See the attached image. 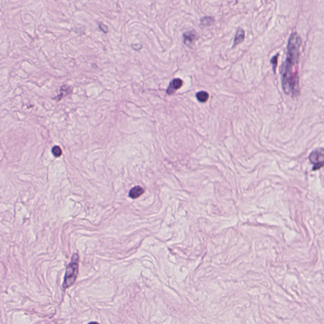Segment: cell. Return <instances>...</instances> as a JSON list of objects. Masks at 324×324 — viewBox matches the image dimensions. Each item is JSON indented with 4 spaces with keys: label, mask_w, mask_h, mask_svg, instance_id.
<instances>
[{
    "label": "cell",
    "mask_w": 324,
    "mask_h": 324,
    "mask_svg": "<svg viewBox=\"0 0 324 324\" xmlns=\"http://www.w3.org/2000/svg\"><path fill=\"white\" fill-rule=\"evenodd\" d=\"M301 45L302 39L300 36L296 32L292 33L288 41L287 58L280 70L282 88L287 95H297L299 92V77L293 72L292 68L299 61Z\"/></svg>",
    "instance_id": "cell-1"
},
{
    "label": "cell",
    "mask_w": 324,
    "mask_h": 324,
    "mask_svg": "<svg viewBox=\"0 0 324 324\" xmlns=\"http://www.w3.org/2000/svg\"><path fill=\"white\" fill-rule=\"evenodd\" d=\"M79 255L77 253H74L72 257L71 262L66 268V272L63 283V289L70 287L74 284L79 272Z\"/></svg>",
    "instance_id": "cell-2"
},
{
    "label": "cell",
    "mask_w": 324,
    "mask_h": 324,
    "mask_svg": "<svg viewBox=\"0 0 324 324\" xmlns=\"http://www.w3.org/2000/svg\"><path fill=\"white\" fill-rule=\"evenodd\" d=\"M309 160L314 165L313 170H317L324 166V150L317 149L310 153Z\"/></svg>",
    "instance_id": "cell-3"
},
{
    "label": "cell",
    "mask_w": 324,
    "mask_h": 324,
    "mask_svg": "<svg viewBox=\"0 0 324 324\" xmlns=\"http://www.w3.org/2000/svg\"><path fill=\"white\" fill-rule=\"evenodd\" d=\"M183 84V81L179 78H176L173 79L170 83L169 84L167 89V94L169 95H173L174 92L180 89Z\"/></svg>",
    "instance_id": "cell-4"
},
{
    "label": "cell",
    "mask_w": 324,
    "mask_h": 324,
    "mask_svg": "<svg viewBox=\"0 0 324 324\" xmlns=\"http://www.w3.org/2000/svg\"><path fill=\"white\" fill-rule=\"evenodd\" d=\"M197 34L196 32L194 31H188L184 32L183 34V39L184 44L189 46L190 45L196 38Z\"/></svg>",
    "instance_id": "cell-5"
},
{
    "label": "cell",
    "mask_w": 324,
    "mask_h": 324,
    "mask_svg": "<svg viewBox=\"0 0 324 324\" xmlns=\"http://www.w3.org/2000/svg\"><path fill=\"white\" fill-rule=\"evenodd\" d=\"M145 193V189L140 186H137L132 188L129 192V196L132 199H136Z\"/></svg>",
    "instance_id": "cell-6"
},
{
    "label": "cell",
    "mask_w": 324,
    "mask_h": 324,
    "mask_svg": "<svg viewBox=\"0 0 324 324\" xmlns=\"http://www.w3.org/2000/svg\"><path fill=\"white\" fill-rule=\"evenodd\" d=\"M244 38H245L244 31L241 29H239L237 31L236 34V36H235L234 44H233V47H235V46H236L238 44L244 41Z\"/></svg>",
    "instance_id": "cell-7"
},
{
    "label": "cell",
    "mask_w": 324,
    "mask_h": 324,
    "mask_svg": "<svg viewBox=\"0 0 324 324\" xmlns=\"http://www.w3.org/2000/svg\"><path fill=\"white\" fill-rule=\"evenodd\" d=\"M72 92V89L71 87H68L67 86H63L60 89V94L57 96L56 100L58 101H60L63 98V97L67 96L68 94H70Z\"/></svg>",
    "instance_id": "cell-8"
},
{
    "label": "cell",
    "mask_w": 324,
    "mask_h": 324,
    "mask_svg": "<svg viewBox=\"0 0 324 324\" xmlns=\"http://www.w3.org/2000/svg\"><path fill=\"white\" fill-rule=\"evenodd\" d=\"M196 97L199 102L205 103L208 101V98H209V94H208L206 91H201L197 92Z\"/></svg>",
    "instance_id": "cell-9"
},
{
    "label": "cell",
    "mask_w": 324,
    "mask_h": 324,
    "mask_svg": "<svg viewBox=\"0 0 324 324\" xmlns=\"http://www.w3.org/2000/svg\"><path fill=\"white\" fill-rule=\"evenodd\" d=\"M214 19L210 17H204L201 19V24L203 26H210L214 22Z\"/></svg>",
    "instance_id": "cell-10"
},
{
    "label": "cell",
    "mask_w": 324,
    "mask_h": 324,
    "mask_svg": "<svg viewBox=\"0 0 324 324\" xmlns=\"http://www.w3.org/2000/svg\"><path fill=\"white\" fill-rule=\"evenodd\" d=\"M52 154L55 157H60L62 155V150L58 146H55L52 148Z\"/></svg>",
    "instance_id": "cell-11"
},
{
    "label": "cell",
    "mask_w": 324,
    "mask_h": 324,
    "mask_svg": "<svg viewBox=\"0 0 324 324\" xmlns=\"http://www.w3.org/2000/svg\"><path fill=\"white\" fill-rule=\"evenodd\" d=\"M99 27L105 33H107L108 32V27L106 26H105L103 24V23H99Z\"/></svg>",
    "instance_id": "cell-12"
},
{
    "label": "cell",
    "mask_w": 324,
    "mask_h": 324,
    "mask_svg": "<svg viewBox=\"0 0 324 324\" xmlns=\"http://www.w3.org/2000/svg\"><path fill=\"white\" fill-rule=\"evenodd\" d=\"M277 58H278V56L276 55L275 56H273L272 60H271V63L273 64V68H274V71H275V67L277 66Z\"/></svg>",
    "instance_id": "cell-13"
},
{
    "label": "cell",
    "mask_w": 324,
    "mask_h": 324,
    "mask_svg": "<svg viewBox=\"0 0 324 324\" xmlns=\"http://www.w3.org/2000/svg\"><path fill=\"white\" fill-rule=\"evenodd\" d=\"M88 324H100L98 322H90Z\"/></svg>",
    "instance_id": "cell-14"
}]
</instances>
